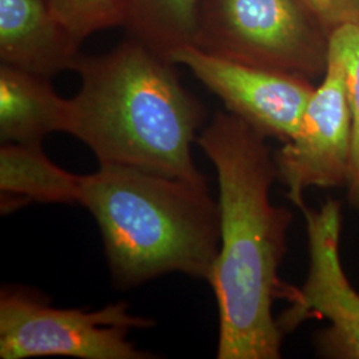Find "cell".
<instances>
[{
	"label": "cell",
	"instance_id": "cell-5",
	"mask_svg": "<svg viewBox=\"0 0 359 359\" xmlns=\"http://www.w3.org/2000/svg\"><path fill=\"white\" fill-rule=\"evenodd\" d=\"M154 325L121 301L90 311L53 308L35 290L6 286L0 292V358H154L128 339L130 330Z\"/></svg>",
	"mask_w": 359,
	"mask_h": 359
},
{
	"label": "cell",
	"instance_id": "cell-9",
	"mask_svg": "<svg viewBox=\"0 0 359 359\" xmlns=\"http://www.w3.org/2000/svg\"><path fill=\"white\" fill-rule=\"evenodd\" d=\"M80 46L53 16L48 0H0V60L39 76L75 71Z\"/></svg>",
	"mask_w": 359,
	"mask_h": 359
},
{
	"label": "cell",
	"instance_id": "cell-7",
	"mask_svg": "<svg viewBox=\"0 0 359 359\" xmlns=\"http://www.w3.org/2000/svg\"><path fill=\"white\" fill-rule=\"evenodd\" d=\"M297 208L306 225L308 276L301 287H295L277 325L286 335L309 320H323L327 326L314 335L317 355L359 359V293L341 259L342 203L327 198L318 209L309 208L305 201Z\"/></svg>",
	"mask_w": 359,
	"mask_h": 359
},
{
	"label": "cell",
	"instance_id": "cell-15",
	"mask_svg": "<svg viewBox=\"0 0 359 359\" xmlns=\"http://www.w3.org/2000/svg\"><path fill=\"white\" fill-rule=\"evenodd\" d=\"M348 90L353 117V161L350 179L345 189L347 204L350 208L359 210V43L350 65Z\"/></svg>",
	"mask_w": 359,
	"mask_h": 359
},
{
	"label": "cell",
	"instance_id": "cell-13",
	"mask_svg": "<svg viewBox=\"0 0 359 359\" xmlns=\"http://www.w3.org/2000/svg\"><path fill=\"white\" fill-rule=\"evenodd\" d=\"M62 26L83 43L95 32L123 26L124 0H48Z\"/></svg>",
	"mask_w": 359,
	"mask_h": 359
},
{
	"label": "cell",
	"instance_id": "cell-6",
	"mask_svg": "<svg viewBox=\"0 0 359 359\" xmlns=\"http://www.w3.org/2000/svg\"><path fill=\"white\" fill-rule=\"evenodd\" d=\"M359 43V27L335 29L329 38L326 71L316 86L294 139L274 154L277 181L297 208L311 189L346 188L353 161L350 65Z\"/></svg>",
	"mask_w": 359,
	"mask_h": 359
},
{
	"label": "cell",
	"instance_id": "cell-11",
	"mask_svg": "<svg viewBox=\"0 0 359 359\" xmlns=\"http://www.w3.org/2000/svg\"><path fill=\"white\" fill-rule=\"evenodd\" d=\"M83 176L56 165L41 144L3 142L0 148L1 212L31 203L80 205Z\"/></svg>",
	"mask_w": 359,
	"mask_h": 359
},
{
	"label": "cell",
	"instance_id": "cell-3",
	"mask_svg": "<svg viewBox=\"0 0 359 359\" xmlns=\"http://www.w3.org/2000/svg\"><path fill=\"white\" fill-rule=\"evenodd\" d=\"M80 205L96 219L120 287L169 273L209 283L219 249V212L209 187L140 168L100 164L83 176Z\"/></svg>",
	"mask_w": 359,
	"mask_h": 359
},
{
	"label": "cell",
	"instance_id": "cell-8",
	"mask_svg": "<svg viewBox=\"0 0 359 359\" xmlns=\"http://www.w3.org/2000/svg\"><path fill=\"white\" fill-rule=\"evenodd\" d=\"M185 65L222 102L225 111L266 139H294L316 90L313 80L294 74L245 65L187 46L170 56Z\"/></svg>",
	"mask_w": 359,
	"mask_h": 359
},
{
	"label": "cell",
	"instance_id": "cell-10",
	"mask_svg": "<svg viewBox=\"0 0 359 359\" xmlns=\"http://www.w3.org/2000/svg\"><path fill=\"white\" fill-rule=\"evenodd\" d=\"M51 79L11 65H0V140L41 144L55 132H65L69 99L60 97Z\"/></svg>",
	"mask_w": 359,
	"mask_h": 359
},
{
	"label": "cell",
	"instance_id": "cell-4",
	"mask_svg": "<svg viewBox=\"0 0 359 359\" xmlns=\"http://www.w3.org/2000/svg\"><path fill=\"white\" fill-rule=\"evenodd\" d=\"M329 38L299 0H203L194 47L313 80L326 71Z\"/></svg>",
	"mask_w": 359,
	"mask_h": 359
},
{
	"label": "cell",
	"instance_id": "cell-12",
	"mask_svg": "<svg viewBox=\"0 0 359 359\" xmlns=\"http://www.w3.org/2000/svg\"><path fill=\"white\" fill-rule=\"evenodd\" d=\"M203 0H124L123 27L129 36L170 62L194 46Z\"/></svg>",
	"mask_w": 359,
	"mask_h": 359
},
{
	"label": "cell",
	"instance_id": "cell-14",
	"mask_svg": "<svg viewBox=\"0 0 359 359\" xmlns=\"http://www.w3.org/2000/svg\"><path fill=\"white\" fill-rule=\"evenodd\" d=\"M330 36L335 29L359 27V0H299Z\"/></svg>",
	"mask_w": 359,
	"mask_h": 359
},
{
	"label": "cell",
	"instance_id": "cell-2",
	"mask_svg": "<svg viewBox=\"0 0 359 359\" xmlns=\"http://www.w3.org/2000/svg\"><path fill=\"white\" fill-rule=\"evenodd\" d=\"M175 65L132 38L103 55H83L65 133L86 144L99 164L208 187L192 156L205 111L185 90Z\"/></svg>",
	"mask_w": 359,
	"mask_h": 359
},
{
	"label": "cell",
	"instance_id": "cell-1",
	"mask_svg": "<svg viewBox=\"0 0 359 359\" xmlns=\"http://www.w3.org/2000/svg\"><path fill=\"white\" fill-rule=\"evenodd\" d=\"M266 137L226 111L201 129L197 144L216 169L219 249L209 283L218 309V359H278L283 342L276 299L295 287L278 270L293 213L274 205V154Z\"/></svg>",
	"mask_w": 359,
	"mask_h": 359
}]
</instances>
